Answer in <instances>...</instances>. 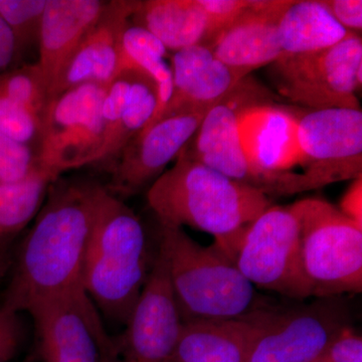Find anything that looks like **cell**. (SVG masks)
<instances>
[{"label":"cell","instance_id":"6da1fadb","mask_svg":"<svg viewBox=\"0 0 362 362\" xmlns=\"http://www.w3.org/2000/svg\"><path fill=\"white\" fill-rule=\"evenodd\" d=\"M105 185L52 181L35 223L14 254L4 305L18 313L33 305L82 289L86 255Z\"/></svg>","mask_w":362,"mask_h":362},{"label":"cell","instance_id":"7a4b0ae2","mask_svg":"<svg viewBox=\"0 0 362 362\" xmlns=\"http://www.w3.org/2000/svg\"><path fill=\"white\" fill-rule=\"evenodd\" d=\"M147 202L160 226L209 233L233 263L247 226L271 206L269 197L256 188L181 154L150 185Z\"/></svg>","mask_w":362,"mask_h":362},{"label":"cell","instance_id":"3957f363","mask_svg":"<svg viewBox=\"0 0 362 362\" xmlns=\"http://www.w3.org/2000/svg\"><path fill=\"white\" fill-rule=\"evenodd\" d=\"M154 258L142 221L105 187L83 271V286L98 310L124 325Z\"/></svg>","mask_w":362,"mask_h":362},{"label":"cell","instance_id":"277c9868","mask_svg":"<svg viewBox=\"0 0 362 362\" xmlns=\"http://www.w3.org/2000/svg\"><path fill=\"white\" fill-rule=\"evenodd\" d=\"M160 226L158 249L183 323L240 318L255 310L254 285L225 252L214 244L202 246L182 228Z\"/></svg>","mask_w":362,"mask_h":362},{"label":"cell","instance_id":"5b68a950","mask_svg":"<svg viewBox=\"0 0 362 362\" xmlns=\"http://www.w3.org/2000/svg\"><path fill=\"white\" fill-rule=\"evenodd\" d=\"M300 221L301 259L312 296L362 290V226L321 199L293 204Z\"/></svg>","mask_w":362,"mask_h":362},{"label":"cell","instance_id":"8992f818","mask_svg":"<svg viewBox=\"0 0 362 362\" xmlns=\"http://www.w3.org/2000/svg\"><path fill=\"white\" fill-rule=\"evenodd\" d=\"M362 39L351 33L339 44L311 54L281 56L272 64L282 96L312 110L361 109Z\"/></svg>","mask_w":362,"mask_h":362},{"label":"cell","instance_id":"52a82bcc","mask_svg":"<svg viewBox=\"0 0 362 362\" xmlns=\"http://www.w3.org/2000/svg\"><path fill=\"white\" fill-rule=\"evenodd\" d=\"M107 87L89 83L49 100L37 152L42 170L59 178L71 169L98 164L104 145L102 107Z\"/></svg>","mask_w":362,"mask_h":362},{"label":"cell","instance_id":"ba28073f","mask_svg":"<svg viewBox=\"0 0 362 362\" xmlns=\"http://www.w3.org/2000/svg\"><path fill=\"white\" fill-rule=\"evenodd\" d=\"M294 206H270L247 226L235 265L249 282L293 299L312 296L301 259Z\"/></svg>","mask_w":362,"mask_h":362},{"label":"cell","instance_id":"9c48e42d","mask_svg":"<svg viewBox=\"0 0 362 362\" xmlns=\"http://www.w3.org/2000/svg\"><path fill=\"white\" fill-rule=\"evenodd\" d=\"M26 312L33 317L44 362H105L117 357L113 339L84 288L40 301Z\"/></svg>","mask_w":362,"mask_h":362},{"label":"cell","instance_id":"30bf717a","mask_svg":"<svg viewBox=\"0 0 362 362\" xmlns=\"http://www.w3.org/2000/svg\"><path fill=\"white\" fill-rule=\"evenodd\" d=\"M296 141L299 165L316 189L361 177V109H324L298 116Z\"/></svg>","mask_w":362,"mask_h":362},{"label":"cell","instance_id":"8fae6325","mask_svg":"<svg viewBox=\"0 0 362 362\" xmlns=\"http://www.w3.org/2000/svg\"><path fill=\"white\" fill-rule=\"evenodd\" d=\"M298 116L269 105H249L240 110L238 133L252 169L268 183L270 195H292L316 189L303 173L289 171L299 165L296 141Z\"/></svg>","mask_w":362,"mask_h":362},{"label":"cell","instance_id":"7c38bea8","mask_svg":"<svg viewBox=\"0 0 362 362\" xmlns=\"http://www.w3.org/2000/svg\"><path fill=\"white\" fill-rule=\"evenodd\" d=\"M258 337L247 362H316L347 324L334 298L284 311L257 310Z\"/></svg>","mask_w":362,"mask_h":362},{"label":"cell","instance_id":"4fadbf2b","mask_svg":"<svg viewBox=\"0 0 362 362\" xmlns=\"http://www.w3.org/2000/svg\"><path fill=\"white\" fill-rule=\"evenodd\" d=\"M183 321L158 249L146 283L114 341L116 356L126 362H173Z\"/></svg>","mask_w":362,"mask_h":362},{"label":"cell","instance_id":"5bb4252c","mask_svg":"<svg viewBox=\"0 0 362 362\" xmlns=\"http://www.w3.org/2000/svg\"><path fill=\"white\" fill-rule=\"evenodd\" d=\"M209 111L164 117L141 131L107 164L110 173L107 189L123 199L151 185L187 144Z\"/></svg>","mask_w":362,"mask_h":362},{"label":"cell","instance_id":"9a60e30c","mask_svg":"<svg viewBox=\"0 0 362 362\" xmlns=\"http://www.w3.org/2000/svg\"><path fill=\"white\" fill-rule=\"evenodd\" d=\"M136 0L107 1L103 13L76 49L49 100L77 86H109L124 73L121 37L134 13Z\"/></svg>","mask_w":362,"mask_h":362},{"label":"cell","instance_id":"2e32d148","mask_svg":"<svg viewBox=\"0 0 362 362\" xmlns=\"http://www.w3.org/2000/svg\"><path fill=\"white\" fill-rule=\"evenodd\" d=\"M288 0H251L246 11L207 45L226 66L247 78L281 56L278 23Z\"/></svg>","mask_w":362,"mask_h":362},{"label":"cell","instance_id":"e0dca14e","mask_svg":"<svg viewBox=\"0 0 362 362\" xmlns=\"http://www.w3.org/2000/svg\"><path fill=\"white\" fill-rule=\"evenodd\" d=\"M170 66L173 95L159 119L211 110L228 99L246 80L216 58L206 45H192L173 52Z\"/></svg>","mask_w":362,"mask_h":362},{"label":"cell","instance_id":"ac0fdd59","mask_svg":"<svg viewBox=\"0 0 362 362\" xmlns=\"http://www.w3.org/2000/svg\"><path fill=\"white\" fill-rule=\"evenodd\" d=\"M106 4L102 0H47L37 64L49 99L66 66L103 13Z\"/></svg>","mask_w":362,"mask_h":362},{"label":"cell","instance_id":"d6986e66","mask_svg":"<svg viewBox=\"0 0 362 362\" xmlns=\"http://www.w3.org/2000/svg\"><path fill=\"white\" fill-rule=\"evenodd\" d=\"M259 329L256 309L240 318L185 322L173 362H247Z\"/></svg>","mask_w":362,"mask_h":362},{"label":"cell","instance_id":"ffe728a7","mask_svg":"<svg viewBox=\"0 0 362 362\" xmlns=\"http://www.w3.org/2000/svg\"><path fill=\"white\" fill-rule=\"evenodd\" d=\"M160 40L168 52L209 45V21L199 0L137 1L130 18Z\"/></svg>","mask_w":362,"mask_h":362},{"label":"cell","instance_id":"44dd1931","mask_svg":"<svg viewBox=\"0 0 362 362\" xmlns=\"http://www.w3.org/2000/svg\"><path fill=\"white\" fill-rule=\"evenodd\" d=\"M331 14L323 0L289 2L278 23L282 56L311 54L339 44L351 35Z\"/></svg>","mask_w":362,"mask_h":362},{"label":"cell","instance_id":"7402d4cb","mask_svg":"<svg viewBox=\"0 0 362 362\" xmlns=\"http://www.w3.org/2000/svg\"><path fill=\"white\" fill-rule=\"evenodd\" d=\"M124 71H138L151 78L156 87L157 107L148 128L162 115L173 95V81L170 63L166 61L168 49L142 26L128 23L121 37Z\"/></svg>","mask_w":362,"mask_h":362},{"label":"cell","instance_id":"603a6c76","mask_svg":"<svg viewBox=\"0 0 362 362\" xmlns=\"http://www.w3.org/2000/svg\"><path fill=\"white\" fill-rule=\"evenodd\" d=\"M56 180L40 168L25 180L0 185V245L11 244L35 218Z\"/></svg>","mask_w":362,"mask_h":362},{"label":"cell","instance_id":"cb8c5ba5","mask_svg":"<svg viewBox=\"0 0 362 362\" xmlns=\"http://www.w3.org/2000/svg\"><path fill=\"white\" fill-rule=\"evenodd\" d=\"M156 87L144 74L133 71L132 83L125 110L119 124L110 153L104 164L113 160L121 151L147 125L156 114Z\"/></svg>","mask_w":362,"mask_h":362},{"label":"cell","instance_id":"d4e9b609","mask_svg":"<svg viewBox=\"0 0 362 362\" xmlns=\"http://www.w3.org/2000/svg\"><path fill=\"white\" fill-rule=\"evenodd\" d=\"M0 93L23 105L42 120L49 97L37 63L9 69L0 74Z\"/></svg>","mask_w":362,"mask_h":362},{"label":"cell","instance_id":"484cf974","mask_svg":"<svg viewBox=\"0 0 362 362\" xmlns=\"http://www.w3.org/2000/svg\"><path fill=\"white\" fill-rule=\"evenodd\" d=\"M47 0H0V16L16 40L18 59L35 40L39 42Z\"/></svg>","mask_w":362,"mask_h":362},{"label":"cell","instance_id":"4316f807","mask_svg":"<svg viewBox=\"0 0 362 362\" xmlns=\"http://www.w3.org/2000/svg\"><path fill=\"white\" fill-rule=\"evenodd\" d=\"M40 129V117L0 93V134L39 152Z\"/></svg>","mask_w":362,"mask_h":362},{"label":"cell","instance_id":"83f0119b","mask_svg":"<svg viewBox=\"0 0 362 362\" xmlns=\"http://www.w3.org/2000/svg\"><path fill=\"white\" fill-rule=\"evenodd\" d=\"M40 168L35 149L0 134V185L25 180Z\"/></svg>","mask_w":362,"mask_h":362},{"label":"cell","instance_id":"f1b7e54d","mask_svg":"<svg viewBox=\"0 0 362 362\" xmlns=\"http://www.w3.org/2000/svg\"><path fill=\"white\" fill-rule=\"evenodd\" d=\"M209 21V45L243 11L251 4V0H199Z\"/></svg>","mask_w":362,"mask_h":362},{"label":"cell","instance_id":"f546056e","mask_svg":"<svg viewBox=\"0 0 362 362\" xmlns=\"http://www.w3.org/2000/svg\"><path fill=\"white\" fill-rule=\"evenodd\" d=\"M316 362H362V338L350 328L343 327L331 340Z\"/></svg>","mask_w":362,"mask_h":362},{"label":"cell","instance_id":"4dcf8cb0","mask_svg":"<svg viewBox=\"0 0 362 362\" xmlns=\"http://www.w3.org/2000/svg\"><path fill=\"white\" fill-rule=\"evenodd\" d=\"M20 314L0 304V362L11 361L23 342Z\"/></svg>","mask_w":362,"mask_h":362},{"label":"cell","instance_id":"1f68e13d","mask_svg":"<svg viewBox=\"0 0 362 362\" xmlns=\"http://www.w3.org/2000/svg\"><path fill=\"white\" fill-rule=\"evenodd\" d=\"M335 18L349 32L361 35L362 30L361 0H323Z\"/></svg>","mask_w":362,"mask_h":362},{"label":"cell","instance_id":"d6a6232c","mask_svg":"<svg viewBox=\"0 0 362 362\" xmlns=\"http://www.w3.org/2000/svg\"><path fill=\"white\" fill-rule=\"evenodd\" d=\"M16 61H18L16 40L6 21L0 16V74L11 69Z\"/></svg>","mask_w":362,"mask_h":362},{"label":"cell","instance_id":"836d02e7","mask_svg":"<svg viewBox=\"0 0 362 362\" xmlns=\"http://www.w3.org/2000/svg\"><path fill=\"white\" fill-rule=\"evenodd\" d=\"M361 185V177L354 180L349 192L343 197L339 209L347 218L354 221L359 226H362Z\"/></svg>","mask_w":362,"mask_h":362},{"label":"cell","instance_id":"e575fe53","mask_svg":"<svg viewBox=\"0 0 362 362\" xmlns=\"http://www.w3.org/2000/svg\"><path fill=\"white\" fill-rule=\"evenodd\" d=\"M11 244L0 245V283L7 277L13 267L14 252Z\"/></svg>","mask_w":362,"mask_h":362},{"label":"cell","instance_id":"d590c367","mask_svg":"<svg viewBox=\"0 0 362 362\" xmlns=\"http://www.w3.org/2000/svg\"><path fill=\"white\" fill-rule=\"evenodd\" d=\"M105 362H126L122 361V359L119 358V357H110V358L107 359Z\"/></svg>","mask_w":362,"mask_h":362}]
</instances>
